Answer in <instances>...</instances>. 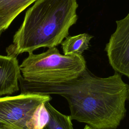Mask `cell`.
I'll use <instances>...</instances> for the list:
<instances>
[{"label": "cell", "mask_w": 129, "mask_h": 129, "mask_svg": "<svg viewBox=\"0 0 129 129\" xmlns=\"http://www.w3.org/2000/svg\"><path fill=\"white\" fill-rule=\"evenodd\" d=\"M92 36L87 33L67 37L61 42L63 54L66 55H80L89 48Z\"/></svg>", "instance_id": "obj_8"}, {"label": "cell", "mask_w": 129, "mask_h": 129, "mask_svg": "<svg viewBox=\"0 0 129 129\" xmlns=\"http://www.w3.org/2000/svg\"><path fill=\"white\" fill-rule=\"evenodd\" d=\"M127 100H128L129 101V87H128V97H127Z\"/></svg>", "instance_id": "obj_11"}, {"label": "cell", "mask_w": 129, "mask_h": 129, "mask_svg": "<svg viewBox=\"0 0 129 129\" xmlns=\"http://www.w3.org/2000/svg\"><path fill=\"white\" fill-rule=\"evenodd\" d=\"M83 129H95V128H93V127L90 126L89 125L86 124V125L85 126V127H84Z\"/></svg>", "instance_id": "obj_10"}, {"label": "cell", "mask_w": 129, "mask_h": 129, "mask_svg": "<svg viewBox=\"0 0 129 129\" xmlns=\"http://www.w3.org/2000/svg\"><path fill=\"white\" fill-rule=\"evenodd\" d=\"M51 99L49 95L21 93L0 98V129H34L37 108Z\"/></svg>", "instance_id": "obj_4"}, {"label": "cell", "mask_w": 129, "mask_h": 129, "mask_svg": "<svg viewBox=\"0 0 129 129\" xmlns=\"http://www.w3.org/2000/svg\"><path fill=\"white\" fill-rule=\"evenodd\" d=\"M37 0H0V31L6 30L18 16Z\"/></svg>", "instance_id": "obj_7"}, {"label": "cell", "mask_w": 129, "mask_h": 129, "mask_svg": "<svg viewBox=\"0 0 129 129\" xmlns=\"http://www.w3.org/2000/svg\"><path fill=\"white\" fill-rule=\"evenodd\" d=\"M21 94H56L67 101L72 120L85 123L95 129H115L126 113L129 85L115 72L99 77L87 68L76 78L56 83L19 79Z\"/></svg>", "instance_id": "obj_1"}, {"label": "cell", "mask_w": 129, "mask_h": 129, "mask_svg": "<svg viewBox=\"0 0 129 129\" xmlns=\"http://www.w3.org/2000/svg\"><path fill=\"white\" fill-rule=\"evenodd\" d=\"M20 65L22 78L28 81L56 83L78 77L87 68L83 56L66 55L56 47L39 54L28 53Z\"/></svg>", "instance_id": "obj_3"}, {"label": "cell", "mask_w": 129, "mask_h": 129, "mask_svg": "<svg viewBox=\"0 0 129 129\" xmlns=\"http://www.w3.org/2000/svg\"><path fill=\"white\" fill-rule=\"evenodd\" d=\"M116 29L105 50L113 69L129 78V13L116 21Z\"/></svg>", "instance_id": "obj_5"}, {"label": "cell", "mask_w": 129, "mask_h": 129, "mask_svg": "<svg viewBox=\"0 0 129 129\" xmlns=\"http://www.w3.org/2000/svg\"><path fill=\"white\" fill-rule=\"evenodd\" d=\"M78 7L76 0H37L26 12L12 43L7 47V55L17 56L61 43L77 22Z\"/></svg>", "instance_id": "obj_2"}, {"label": "cell", "mask_w": 129, "mask_h": 129, "mask_svg": "<svg viewBox=\"0 0 129 129\" xmlns=\"http://www.w3.org/2000/svg\"><path fill=\"white\" fill-rule=\"evenodd\" d=\"M50 115L49 120L44 129H73L70 115H64L53 107L49 102L45 103Z\"/></svg>", "instance_id": "obj_9"}, {"label": "cell", "mask_w": 129, "mask_h": 129, "mask_svg": "<svg viewBox=\"0 0 129 129\" xmlns=\"http://www.w3.org/2000/svg\"><path fill=\"white\" fill-rule=\"evenodd\" d=\"M21 76L17 56L0 55V96L19 91Z\"/></svg>", "instance_id": "obj_6"}, {"label": "cell", "mask_w": 129, "mask_h": 129, "mask_svg": "<svg viewBox=\"0 0 129 129\" xmlns=\"http://www.w3.org/2000/svg\"><path fill=\"white\" fill-rule=\"evenodd\" d=\"M1 33H2V32L0 31V36H1Z\"/></svg>", "instance_id": "obj_12"}]
</instances>
